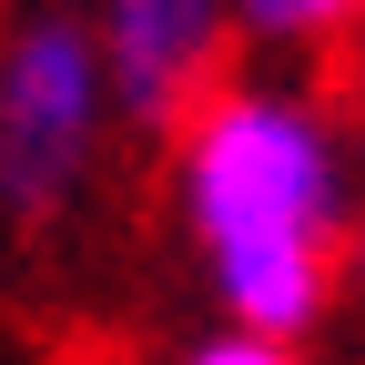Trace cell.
Instances as JSON below:
<instances>
[{"instance_id":"6da1fadb","label":"cell","mask_w":365,"mask_h":365,"mask_svg":"<svg viewBox=\"0 0 365 365\" xmlns=\"http://www.w3.org/2000/svg\"><path fill=\"white\" fill-rule=\"evenodd\" d=\"M173 203L193 234L223 325L304 345L335 304L345 163L314 102L274 81H223L173 143Z\"/></svg>"},{"instance_id":"7a4b0ae2","label":"cell","mask_w":365,"mask_h":365,"mask_svg":"<svg viewBox=\"0 0 365 365\" xmlns=\"http://www.w3.org/2000/svg\"><path fill=\"white\" fill-rule=\"evenodd\" d=\"M112 102L122 91H112L102 21L31 11L11 31V51H0V203H11L21 234H41V223L81 193Z\"/></svg>"},{"instance_id":"3957f363","label":"cell","mask_w":365,"mask_h":365,"mask_svg":"<svg viewBox=\"0 0 365 365\" xmlns=\"http://www.w3.org/2000/svg\"><path fill=\"white\" fill-rule=\"evenodd\" d=\"M234 0H102V51H112V91L143 132H182L213 102V51Z\"/></svg>"},{"instance_id":"277c9868","label":"cell","mask_w":365,"mask_h":365,"mask_svg":"<svg viewBox=\"0 0 365 365\" xmlns=\"http://www.w3.org/2000/svg\"><path fill=\"white\" fill-rule=\"evenodd\" d=\"M234 21L254 41H335L365 21V0H234Z\"/></svg>"},{"instance_id":"5b68a950","label":"cell","mask_w":365,"mask_h":365,"mask_svg":"<svg viewBox=\"0 0 365 365\" xmlns=\"http://www.w3.org/2000/svg\"><path fill=\"white\" fill-rule=\"evenodd\" d=\"M182 365H304L294 345H274V335H244V325H223V335H203Z\"/></svg>"},{"instance_id":"8992f818","label":"cell","mask_w":365,"mask_h":365,"mask_svg":"<svg viewBox=\"0 0 365 365\" xmlns=\"http://www.w3.org/2000/svg\"><path fill=\"white\" fill-rule=\"evenodd\" d=\"M355 294H365V223H355Z\"/></svg>"}]
</instances>
